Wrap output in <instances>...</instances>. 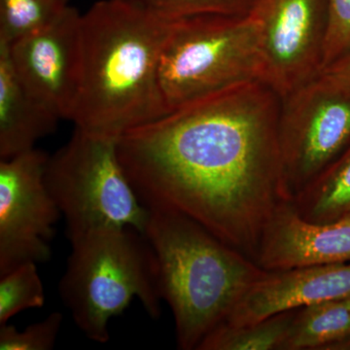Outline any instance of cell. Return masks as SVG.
Wrapping results in <instances>:
<instances>
[{
    "mask_svg": "<svg viewBox=\"0 0 350 350\" xmlns=\"http://www.w3.org/2000/svg\"><path fill=\"white\" fill-rule=\"evenodd\" d=\"M285 189L293 200L350 144V94L319 75L282 100L278 124Z\"/></svg>",
    "mask_w": 350,
    "mask_h": 350,
    "instance_id": "52a82bcc",
    "label": "cell"
},
{
    "mask_svg": "<svg viewBox=\"0 0 350 350\" xmlns=\"http://www.w3.org/2000/svg\"><path fill=\"white\" fill-rule=\"evenodd\" d=\"M45 180L66 220L69 241L105 228L144 234L149 209L122 165L118 138L75 126L68 144L48 158Z\"/></svg>",
    "mask_w": 350,
    "mask_h": 350,
    "instance_id": "8992f818",
    "label": "cell"
},
{
    "mask_svg": "<svg viewBox=\"0 0 350 350\" xmlns=\"http://www.w3.org/2000/svg\"><path fill=\"white\" fill-rule=\"evenodd\" d=\"M350 262V218L317 223L301 217L292 200L265 228L255 262L267 271Z\"/></svg>",
    "mask_w": 350,
    "mask_h": 350,
    "instance_id": "8fae6325",
    "label": "cell"
},
{
    "mask_svg": "<svg viewBox=\"0 0 350 350\" xmlns=\"http://www.w3.org/2000/svg\"><path fill=\"white\" fill-rule=\"evenodd\" d=\"M350 349V298L297 310L282 350Z\"/></svg>",
    "mask_w": 350,
    "mask_h": 350,
    "instance_id": "5bb4252c",
    "label": "cell"
},
{
    "mask_svg": "<svg viewBox=\"0 0 350 350\" xmlns=\"http://www.w3.org/2000/svg\"><path fill=\"white\" fill-rule=\"evenodd\" d=\"M70 0H0V43L10 45L59 19Z\"/></svg>",
    "mask_w": 350,
    "mask_h": 350,
    "instance_id": "e0dca14e",
    "label": "cell"
},
{
    "mask_svg": "<svg viewBox=\"0 0 350 350\" xmlns=\"http://www.w3.org/2000/svg\"><path fill=\"white\" fill-rule=\"evenodd\" d=\"M262 82L284 98L323 68L328 0H257Z\"/></svg>",
    "mask_w": 350,
    "mask_h": 350,
    "instance_id": "9c48e42d",
    "label": "cell"
},
{
    "mask_svg": "<svg viewBox=\"0 0 350 350\" xmlns=\"http://www.w3.org/2000/svg\"><path fill=\"white\" fill-rule=\"evenodd\" d=\"M297 310H287L243 326L220 324L198 350H282Z\"/></svg>",
    "mask_w": 350,
    "mask_h": 350,
    "instance_id": "2e32d148",
    "label": "cell"
},
{
    "mask_svg": "<svg viewBox=\"0 0 350 350\" xmlns=\"http://www.w3.org/2000/svg\"><path fill=\"white\" fill-rule=\"evenodd\" d=\"M63 313H50L45 319L19 331L10 324L0 325L1 350H51L54 349L63 325Z\"/></svg>",
    "mask_w": 350,
    "mask_h": 350,
    "instance_id": "ffe728a7",
    "label": "cell"
},
{
    "mask_svg": "<svg viewBox=\"0 0 350 350\" xmlns=\"http://www.w3.org/2000/svg\"><path fill=\"white\" fill-rule=\"evenodd\" d=\"M169 20L206 15L244 16L257 0H120Z\"/></svg>",
    "mask_w": 350,
    "mask_h": 350,
    "instance_id": "d6986e66",
    "label": "cell"
},
{
    "mask_svg": "<svg viewBox=\"0 0 350 350\" xmlns=\"http://www.w3.org/2000/svg\"><path fill=\"white\" fill-rule=\"evenodd\" d=\"M350 298V262L268 271L221 324L243 326L276 313Z\"/></svg>",
    "mask_w": 350,
    "mask_h": 350,
    "instance_id": "7c38bea8",
    "label": "cell"
},
{
    "mask_svg": "<svg viewBox=\"0 0 350 350\" xmlns=\"http://www.w3.org/2000/svg\"><path fill=\"white\" fill-rule=\"evenodd\" d=\"M179 349L198 350L268 271L204 226L172 209H149L144 231Z\"/></svg>",
    "mask_w": 350,
    "mask_h": 350,
    "instance_id": "3957f363",
    "label": "cell"
},
{
    "mask_svg": "<svg viewBox=\"0 0 350 350\" xmlns=\"http://www.w3.org/2000/svg\"><path fill=\"white\" fill-rule=\"evenodd\" d=\"M175 20L120 0H100L81 18L83 68L75 126L119 138L167 114L159 83Z\"/></svg>",
    "mask_w": 350,
    "mask_h": 350,
    "instance_id": "7a4b0ae2",
    "label": "cell"
},
{
    "mask_svg": "<svg viewBox=\"0 0 350 350\" xmlns=\"http://www.w3.org/2000/svg\"><path fill=\"white\" fill-rule=\"evenodd\" d=\"M262 78L264 66L252 13L174 21L159 69L167 111L232 88L262 82Z\"/></svg>",
    "mask_w": 350,
    "mask_h": 350,
    "instance_id": "5b68a950",
    "label": "cell"
},
{
    "mask_svg": "<svg viewBox=\"0 0 350 350\" xmlns=\"http://www.w3.org/2000/svg\"><path fill=\"white\" fill-rule=\"evenodd\" d=\"M319 75L350 94V46L338 59L322 69Z\"/></svg>",
    "mask_w": 350,
    "mask_h": 350,
    "instance_id": "7402d4cb",
    "label": "cell"
},
{
    "mask_svg": "<svg viewBox=\"0 0 350 350\" xmlns=\"http://www.w3.org/2000/svg\"><path fill=\"white\" fill-rule=\"evenodd\" d=\"M292 202L301 217L312 222L342 217L350 206V144Z\"/></svg>",
    "mask_w": 350,
    "mask_h": 350,
    "instance_id": "9a60e30c",
    "label": "cell"
},
{
    "mask_svg": "<svg viewBox=\"0 0 350 350\" xmlns=\"http://www.w3.org/2000/svg\"><path fill=\"white\" fill-rule=\"evenodd\" d=\"M59 121L21 82L8 47L0 43V160L36 148Z\"/></svg>",
    "mask_w": 350,
    "mask_h": 350,
    "instance_id": "4fadbf2b",
    "label": "cell"
},
{
    "mask_svg": "<svg viewBox=\"0 0 350 350\" xmlns=\"http://www.w3.org/2000/svg\"><path fill=\"white\" fill-rule=\"evenodd\" d=\"M59 294L80 331L98 344L109 340L110 319L137 299L149 317L162 315L155 254L144 234L105 228L70 239Z\"/></svg>",
    "mask_w": 350,
    "mask_h": 350,
    "instance_id": "277c9868",
    "label": "cell"
},
{
    "mask_svg": "<svg viewBox=\"0 0 350 350\" xmlns=\"http://www.w3.org/2000/svg\"><path fill=\"white\" fill-rule=\"evenodd\" d=\"M45 300L36 262H25L0 275V325L24 310L42 308Z\"/></svg>",
    "mask_w": 350,
    "mask_h": 350,
    "instance_id": "ac0fdd59",
    "label": "cell"
},
{
    "mask_svg": "<svg viewBox=\"0 0 350 350\" xmlns=\"http://www.w3.org/2000/svg\"><path fill=\"white\" fill-rule=\"evenodd\" d=\"M82 15L75 7L53 24L7 45L21 82L59 120L72 121L82 82ZM4 44V43H3Z\"/></svg>",
    "mask_w": 350,
    "mask_h": 350,
    "instance_id": "30bf717a",
    "label": "cell"
},
{
    "mask_svg": "<svg viewBox=\"0 0 350 350\" xmlns=\"http://www.w3.org/2000/svg\"><path fill=\"white\" fill-rule=\"evenodd\" d=\"M48 158L34 148L0 160V275L52 255L62 213L46 184Z\"/></svg>",
    "mask_w": 350,
    "mask_h": 350,
    "instance_id": "ba28073f",
    "label": "cell"
},
{
    "mask_svg": "<svg viewBox=\"0 0 350 350\" xmlns=\"http://www.w3.org/2000/svg\"><path fill=\"white\" fill-rule=\"evenodd\" d=\"M342 217L350 218V206L349 207V208L347 209V211H345L344 215H342V217H340V218H342Z\"/></svg>",
    "mask_w": 350,
    "mask_h": 350,
    "instance_id": "603a6c76",
    "label": "cell"
},
{
    "mask_svg": "<svg viewBox=\"0 0 350 350\" xmlns=\"http://www.w3.org/2000/svg\"><path fill=\"white\" fill-rule=\"evenodd\" d=\"M280 108L265 83L232 88L126 131L120 161L147 208L185 214L255 262L269 219L291 200Z\"/></svg>",
    "mask_w": 350,
    "mask_h": 350,
    "instance_id": "6da1fadb",
    "label": "cell"
},
{
    "mask_svg": "<svg viewBox=\"0 0 350 350\" xmlns=\"http://www.w3.org/2000/svg\"><path fill=\"white\" fill-rule=\"evenodd\" d=\"M328 3L329 22L323 68L338 59L350 46V0H328Z\"/></svg>",
    "mask_w": 350,
    "mask_h": 350,
    "instance_id": "44dd1931",
    "label": "cell"
}]
</instances>
